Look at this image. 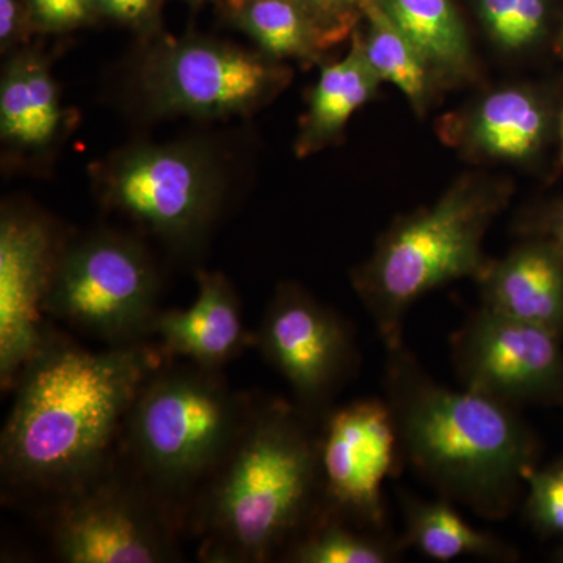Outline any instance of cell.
<instances>
[{"instance_id":"6da1fadb","label":"cell","mask_w":563,"mask_h":563,"mask_svg":"<svg viewBox=\"0 0 563 563\" xmlns=\"http://www.w3.org/2000/svg\"><path fill=\"white\" fill-rule=\"evenodd\" d=\"M163 358L146 342L92 352L51 331L13 387L0 437L3 485L47 504L106 473L141 385Z\"/></svg>"},{"instance_id":"7a4b0ae2","label":"cell","mask_w":563,"mask_h":563,"mask_svg":"<svg viewBox=\"0 0 563 563\" xmlns=\"http://www.w3.org/2000/svg\"><path fill=\"white\" fill-rule=\"evenodd\" d=\"M318 421L298 404H252L188 510L202 562H272L320 512Z\"/></svg>"},{"instance_id":"3957f363","label":"cell","mask_w":563,"mask_h":563,"mask_svg":"<svg viewBox=\"0 0 563 563\" xmlns=\"http://www.w3.org/2000/svg\"><path fill=\"white\" fill-rule=\"evenodd\" d=\"M384 393L404 461L440 498L487 520L512 514L537 451L515 407L440 384L406 344L387 350Z\"/></svg>"},{"instance_id":"277c9868","label":"cell","mask_w":563,"mask_h":563,"mask_svg":"<svg viewBox=\"0 0 563 563\" xmlns=\"http://www.w3.org/2000/svg\"><path fill=\"white\" fill-rule=\"evenodd\" d=\"M252 404L221 369L161 363L129 410L118 459L185 528L192 499L242 431Z\"/></svg>"},{"instance_id":"5b68a950","label":"cell","mask_w":563,"mask_h":563,"mask_svg":"<svg viewBox=\"0 0 563 563\" xmlns=\"http://www.w3.org/2000/svg\"><path fill=\"white\" fill-rule=\"evenodd\" d=\"M509 196L504 181L470 174L431 206L398 218L383 233L351 280L385 350L404 344V321L418 299L483 274L490 261L483 251L485 233Z\"/></svg>"},{"instance_id":"8992f818","label":"cell","mask_w":563,"mask_h":563,"mask_svg":"<svg viewBox=\"0 0 563 563\" xmlns=\"http://www.w3.org/2000/svg\"><path fill=\"white\" fill-rule=\"evenodd\" d=\"M91 179L107 210L181 255L206 244L228 190L220 154L195 139L122 147L91 166Z\"/></svg>"},{"instance_id":"52a82bcc","label":"cell","mask_w":563,"mask_h":563,"mask_svg":"<svg viewBox=\"0 0 563 563\" xmlns=\"http://www.w3.org/2000/svg\"><path fill=\"white\" fill-rule=\"evenodd\" d=\"M133 74L146 117L224 120L250 117L291 81V69L261 51L202 35L144 41Z\"/></svg>"},{"instance_id":"ba28073f","label":"cell","mask_w":563,"mask_h":563,"mask_svg":"<svg viewBox=\"0 0 563 563\" xmlns=\"http://www.w3.org/2000/svg\"><path fill=\"white\" fill-rule=\"evenodd\" d=\"M158 298L161 276L147 247L129 233L101 229L66 239L44 313L122 346L150 339Z\"/></svg>"},{"instance_id":"9c48e42d","label":"cell","mask_w":563,"mask_h":563,"mask_svg":"<svg viewBox=\"0 0 563 563\" xmlns=\"http://www.w3.org/2000/svg\"><path fill=\"white\" fill-rule=\"evenodd\" d=\"M49 536L66 563L180 561L184 523L118 459L111 468L54 501Z\"/></svg>"},{"instance_id":"30bf717a","label":"cell","mask_w":563,"mask_h":563,"mask_svg":"<svg viewBox=\"0 0 563 563\" xmlns=\"http://www.w3.org/2000/svg\"><path fill=\"white\" fill-rule=\"evenodd\" d=\"M254 343L314 420L361 368L350 322L296 284L277 287Z\"/></svg>"},{"instance_id":"8fae6325","label":"cell","mask_w":563,"mask_h":563,"mask_svg":"<svg viewBox=\"0 0 563 563\" xmlns=\"http://www.w3.org/2000/svg\"><path fill=\"white\" fill-rule=\"evenodd\" d=\"M322 506L387 531L383 485L401 468V443L385 399L332 407L318 421Z\"/></svg>"},{"instance_id":"7c38bea8","label":"cell","mask_w":563,"mask_h":563,"mask_svg":"<svg viewBox=\"0 0 563 563\" xmlns=\"http://www.w3.org/2000/svg\"><path fill=\"white\" fill-rule=\"evenodd\" d=\"M68 236L44 211L3 203L0 211V385L13 390L29 358L51 333L44 302Z\"/></svg>"},{"instance_id":"4fadbf2b","label":"cell","mask_w":563,"mask_h":563,"mask_svg":"<svg viewBox=\"0 0 563 563\" xmlns=\"http://www.w3.org/2000/svg\"><path fill=\"white\" fill-rule=\"evenodd\" d=\"M466 390L510 407L563 395L559 335L481 306L451 339Z\"/></svg>"},{"instance_id":"5bb4252c","label":"cell","mask_w":563,"mask_h":563,"mask_svg":"<svg viewBox=\"0 0 563 563\" xmlns=\"http://www.w3.org/2000/svg\"><path fill=\"white\" fill-rule=\"evenodd\" d=\"M69 111L43 52L29 46L3 63L0 76V140L13 157L43 161L69 129Z\"/></svg>"},{"instance_id":"9a60e30c","label":"cell","mask_w":563,"mask_h":563,"mask_svg":"<svg viewBox=\"0 0 563 563\" xmlns=\"http://www.w3.org/2000/svg\"><path fill=\"white\" fill-rule=\"evenodd\" d=\"M166 358L222 369L251 344L242 302L222 273L198 274V298L187 310H161L152 325Z\"/></svg>"},{"instance_id":"2e32d148","label":"cell","mask_w":563,"mask_h":563,"mask_svg":"<svg viewBox=\"0 0 563 563\" xmlns=\"http://www.w3.org/2000/svg\"><path fill=\"white\" fill-rule=\"evenodd\" d=\"M548 117L542 102L523 87H503L468 109L444 118V143L470 157L492 162H526L542 147Z\"/></svg>"},{"instance_id":"e0dca14e","label":"cell","mask_w":563,"mask_h":563,"mask_svg":"<svg viewBox=\"0 0 563 563\" xmlns=\"http://www.w3.org/2000/svg\"><path fill=\"white\" fill-rule=\"evenodd\" d=\"M563 254L548 243L525 242L477 277L483 307L555 333L563 329Z\"/></svg>"},{"instance_id":"ac0fdd59","label":"cell","mask_w":563,"mask_h":563,"mask_svg":"<svg viewBox=\"0 0 563 563\" xmlns=\"http://www.w3.org/2000/svg\"><path fill=\"white\" fill-rule=\"evenodd\" d=\"M380 84L383 81L374 74L363 54L355 29L346 57L322 65L320 77L309 92L307 111L296 136V155L310 157L339 143L347 122L372 101Z\"/></svg>"},{"instance_id":"d6986e66","label":"cell","mask_w":563,"mask_h":563,"mask_svg":"<svg viewBox=\"0 0 563 563\" xmlns=\"http://www.w3.org/2000/svg\"><path fill=\"white\" fill-rule=\"evenodd\" d=\"M377 2L412 41L435 84H461L473 76L472 46L453 0Z\"/></svg>"},{"instance_id":"ffe728a7","label":"cell","mask_w":563,"mask_h":563,"mask_svg":"<svg viewBox=\"0 0 563 563\" xmlns=\"http://www.w3.org/2000/svg\"><path fill=\"white\" fill-rule=\"evenodd\" d=\"M401 506L406 525L402 543L433 561L450 562L470 555L495 562L517 561L509 543L466 523L448 499L439 496L437 501H428L402 493Z\"/></svg>"},{"instance_id":"44dd1931","label":"cell","mask_w":563,"mask_h":563,"mask_svg":"<svg viewBox=\"0 0 563 563\" xmlns=\"http://www.w3.org/2000/svg\"><path fill=\"white\" fill-rule=\"evenodd\" d=\"M222 16L274 60L309 65L329 51L320 29L292 0H218Z\"/></svg>"},{"instance_id":"7402d4cb","label":"cell","mask_w":563,"mask_h":563,"mask_svg":"<svg viewBox=\"0 0 563 563\" xmlns=\"http://www.w3.org/2000/svg\"><path fill=\"white\" fill-rule=\"evenodd\" d=\"M406 550L402 539L366 528L321 506L280 561L291 563H391Z\"/></svg>"},{"instance_id":"603a6c76","label":"cell","mask_w":563,"mask_h":563,"mask_svg":"<svg viewBox=\"0 0 563 563\" xmlns=\"http://www.w3.org/2000/svg\"><path fill=\"white\" fill-rule=\"evenodd\" d=\"M365 21V32L357 33L374 74L380 81L398 88L410 106L422 113L435 81L420 52L377 0L366 10Z\"/></svg>"},{"instance_id":"cb8c5ba5","label":"cell","mask_w":563,"mask_h":563,"mask_svg":"<svg viewBox=\"0 0 563 563\" xmlns=\"http://www.w3.org/2000/svg\"><path fill=\"white\" fill-rule=\"evenodd\" d=\"M485 31L507 52L523 51L542 36L544 0H477Z\"/></svg>"},{"instance_id":"d4e9b609","label":"cell","mask_w":563,"mask_h":563,"mask_svg":"<svg viewBox=\"0 0 563 563\" xmlns=\"http://www.w3.org/2000/svg\"><path fill=\"white\" fill-rule=\"evenodd\" d=\"M526 485L529 520L540 531L563 533V463L543 472L533 470Z\"/></svg>"},{"instance_id":"484cf974","label":"cell","mask_w":563,"mask_h":563,"mask_svg":"<svg viewBox=\"0 0 563 563\" xmlns=\"http://www.w3.org/2000/svg\"><path fill=\"white\" fill-rule=\"evenodd\" d=\"M292 2L298 3L312 18L317 27L320 29L325 46L331 49L355 32L373 0H292Z\"/></svg>"},{"instance_id":"4316f807","label":"cell","mask_w":563,"mask_h":563,"mask_svg":"<svg viewBox=\"0 0 563 563\" xmlns=\"http://www.w3.org/2000/svg\"><path fill=\"white\" fill-rule=\"evenodd\" d=\"M96 21H109L147 41L161 33L165 0H90Z\"/></svg>"},{"instance_id":"83f0119b","label":"cell","mask_w":563,"mask_h":563,"mask_svg":"<svg viewBox=\"0 0 563 563\" xmlns=\"http://www.w3.org/2000/svg\"><path fill=\"white\" fill-rule=\"evenodd\" d=\"M40 33L63 35L95 24L90 0H27Z\"/></svg>"},{"instance_id":"f1b7e54d","label":"cell","mask_w":563,"mask_h":563,"mask_svg":"<svg viewBox=\"0 0 563 563\" xmlns=\"http://www.w3.org/2000/svg\"><path fill=\"white\" fill-rule=\"evenodd\" d=\"M40 33L27 0H0V52L3 57L31 46Z\"/></svg>"},{"instance_id":"f546056e","label":"cell","mask_w":563,"mask_h":563,"mask_svg":"<svg viewBox=\"0 0 563 563\" xmlns=\"http://www.w3.org/2000/svg\"><path fill=\"white\" fill-rule=\"evenodd\" d=\"M555 236H558V242L561 244V251L563 254V220L559 221L558 224L554 225Z\"/></svg>"},{"instance_id":"4dcf8cb0","label":"cell","mask_w":563,"mask_h":563,"mask_svg":"<svg viewBox=\"0 0 563 563\" xmlns=\"http://www.w3.org/2000/svg\"><path fill=\"white\" fill-rule=\"evenodd\" d=\"M185 3L192 7V9H198V7L206 5L209 2H218V0H184Z\"/></svg>"},{"instance_id":"1f68e13d","label":"cell","mask_w":563,"mask_h":563,"mask_svg":"<svg viewBox=\"0 0 563 563\" xmlns=\"http://www.w3.org/2000/svg\"><path fill=\"white\" fill-rule=\"evenodd\" d=\"M562 141H563V128H562ZM562 162H563V146H562Z\"/></svg>"}]
</instances>
